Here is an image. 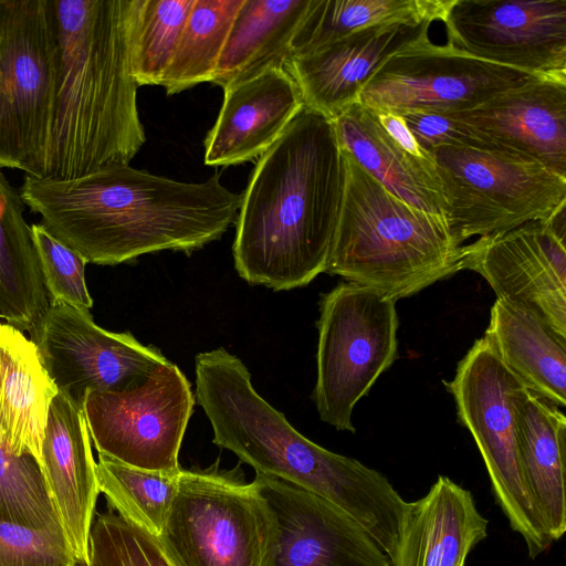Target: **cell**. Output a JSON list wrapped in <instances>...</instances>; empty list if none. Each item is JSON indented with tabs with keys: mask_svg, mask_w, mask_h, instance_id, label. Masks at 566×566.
Listing matches in <instances>:
<instances>
[{
	"mask_svg": "<svg viewBox=\"0 0 566 566\" xmlns=\"http://www.w3.org/2000/svg\"><path fill=\"white\" fill-rule=\"evenodd\" d=\"M157 539L175 566H271L275 522L255 483L235 470L181 469Z\"/></svg>",
	"mask_w": 566,
	"mask_h": 566,
	"instance_id": "obj_7",
	"label": "cell"
},
{
	"mask_svg": "<svg viewBox=\"0 0 566 566\" xmlns=\"http://www.w3.org/2000/svg\"><path fill=\"white\" fill-rule=\"evenodd\" d=\"M484 337L526 387L566 406V338L531 311L496 298Z\"/></svg>",
	"mask_w": 566,
	"mask_h": 566,
	"instance_id": "obj_25",
	"label": "cell"
},
{
	"mask_svg": "<svg viewBox=\"0 0 566 566\" xmlns=\"http://www.w3.org/2000/svg\"><path fill=\"white\" fill-rule=\"evenodd\" d=\"M0 81H1V64H0Z\"/></svg>",
	"mask_w": 566,
	"mask_h": 566,
	"instance_id": "obj_38",
	"label": "cell"
},
{
	"mask_svg": "<svg viewBox=\"0 0 566 566\" xmlns=\"http://www.w3.org/2000/svg\"><path fill=\"white\" fill-rule=\"evenodd\" d=\"M311 0H243L211 83L223 90L272 69H284Z\"/></svg>",
	"mask_w": 566,
	"mask_h": 566,
	"instance_id": "obj_24",
	"label": "cell"
},
{
	"mask_svg": "<svg viewBox=\"0 0 566 566\" xmlns=\"http://www.w3.org/2000/svg\"><path fill=\"white\" fill-rule=\"evenodd\" d=\"M367 109L389 137L405 151L419 159L432 161V158L419 146L405 119L399 114L382 108Z\"/></svg>",
	"mask_w": 566,
	"mask_h": 566,
	"instance_id": "obj_37",
	"label": "cell"
},
{
	"mask_svg": "<svg viewBox=\"0 0 566 566\" xmlns=\"http://www.w3.org/2000/svg\"><path fill=\"white\" fill-rule=\"evenodd\" d=\"M196 397L213 443L233 452L255 473L304 489L357 522L392 558L409 512L379 471L332 452L301 434L254 389L240 358L223 348L195 359Z\"/></svg>",
	"mask_w": 566,
	"mask_h": 566,
	"instance_id": "obj_3",
	"label": "cell"
},
{
	"mask_svg": "<svg viewBox=\"0 0 566 566\" xmlns=\"http://www.w3.org/2000/svg\"><path fill=\"white\" fill-rule=\"evenodd\" d=\"M452 395L458 421L472 434L494 497L510 526L537 557L553 543L528 491L518 448L517 413L528 389L502 361L491 343L479 338L459 361Z\"/></svg>",
	"mask_w": 566,
	"mask_h": 566,
	"instance_id": "obj_6",
	"label": "cell"
},
{
	"mask_svg": "<svg viewBox=\"0 0 566 566\" xmlns=\"http://www.w3.org/2000/svg\"><path fill=\"white\" fill-rule=\"evenodd\" d=\"M430 157L444 198L442 216L461 245L546 221L566 205V177L518 154L441 146Z\"/></svg>",
	"mask_w": 566,
	"mask_h": 566,
	"instance_id": "obj_9",
	"label": "cell"
},
{
	"mask_svg": "<svg viewBox=\"0 0 566 566\" xmlns=\"http://www.w3.org/2000/svg\"><path fill=\"white\" fill-rule=\"evenodd\" d=\"M534 78L475 57L428 33L384 60L358 94L357 104L389 111H468Z\"/></svg>",
	"mask_w": 566,
	"mask_h": 566,
	"instance_id": "obj_11",
	"label": "cell"
},
{
	"mask_svg": "<svg viewBox=\"0 0 566 566\" xmlns=\"http://www.w3.org/2000/svg\"><path fill=\"white\" fill-rule=\"evenodd\" d=\"M192 4L193 0H137L130 67L138 86L161 85Z\"/></svg>",
	"mask_w": 566,
	"mask_h": 566,
	"instance_id": "obj_31",
	"label": "cell"
},
{
	"mask_svg": "<svg viewBox=\"0 0 566 566\" xmlns=\"http://www.w3.org/2000/svg\"><path fill=\"white\" fill-rule=\"evenodd\" d=\"M86 566L175 565L157 537L112 510L93 521Z\"/></svg>",
	"mask_w": 566,
	"mask_h": 566,
	"instance_id": "obj_33",
	"label": "cell"
},
{
	"mask_svg": "<svg viewBox=\"0 0 566 566\" xmlns=\"http://www.w3.org/2000/svg\"><path fill=\"white\" fill-rule=\"evenodd\" d=\"M59 392L34 344L0 322V444L42 464V442L51 403Z\"/></svg>",
	"mask_w": 566,
	"mask_h": 566,
	"instance_id": "obj_22",
	"label": "cell"
},
{
	"mask_svg": "<svg viewBox=\"0 0 566 566\" xmlns=\"http://www.w3.org/2000/svg\"><path fill=\"white\" fill-rule=\"evenodd\" d=\"M565 235L531 221L463 245L462 270L479 273L497 298L543 318L566 338Z\"/></svg>",
	"mask_w": 566,
	"mask_h": 566,
	"instance_id": "obj_15",
	"label": "cell"
},
{
	"mask_svg": "<svg viewBox=\"0 0 566 566\" xmlns=\"http://www.w3.org/2000/svg\"><path fill=\"white\" fill-rule=\"evenodd\" d=\"M331 122L339 148L384 188L413 208L442 216L444 198L433 160L405 151L359 104Z\"/></svg>",
	"mask_w": 566,
	"mask_h": 566,
	"instance_id": "obj_23",
	"label": "cell"
},
{
	"mask_svg": "<svg viewBox=\"0 0 566 566\" xmlns=\"http://www.w3.org/2000/svg\"><path fill=\"white\" fill-rule=\"evenodd\" d=\"M344 179L333 123L303 106L258 159L241 195L232 248L239 275L286 291L325 272Z\"/></svg>",
	"mask_w": 566,
	"mask_h": 566,
	"instance_id": "obj_2",
	"label": "cell"
},
{
	"mask_svg": "<svg viewBox=\"0 0 566 566\" xmlns=\"http://www.w3.org/2000/svg\"><path fill=\"white\" fill-rule=\"evenodd\" d=\"M19 192L50 234L99 265L164 250L191 253L218 240L241 205L220 175L184 182L129 165L72 179L25 175Z\"/></svg>",
	"mask_w": 566,
	"mask_h": 566,
	"instance_id": "obj_1",
	"label": "cell"
},
{
	"mask_svg": "<svg viewBox=\"0 0 566 566\" xmlns=\"http://www.w3.org/2000/svg\"><path fill=\"white\" fill-rule=\"evenodd\" d=\"M449 114L496 147L566 177V82L534 78Z\"/></svg>",
	"mask_w": 566,
	"mask_h": 566,
	"instance_id": "obj_18",
	"label": "cell"
},
{
	"mask_svg": "<svg viewBox=\"0 0 566 566\" xmlns=\"http://www.w3.org/2000/svg\"><path fill=\"white\" fill-rule=\"evenodd\" d=\"M224 91L205 139V164L230 166L259 159L284 133L303 101L284 69H272Z\"/></svg>",
	"mask_w": 566,
	"mask_h": 566,
	"instance_id": "obj_20",
	"label": "cell"
},
{
	"mask_svg": "<svg viewBox=\"0 0 566 566\" xmlns=\"http://www.w3.org/2000/svg\"><path fill=\"white\" fill-rule=\"evenodd\" d=\"M41 455V470L62 530L77 563L86 566L99 494L96 462L83 407L61 391L49 410Z\"/></svg>",
	"mask_w": 566,
	"mask_h": 566,
	"instance_id": "obj_19",
	"label": "cell"
},
{
	"mask_svg": "<svg viewBox=\"0 0 566 566\" xmlns=\"http://www.w3.org/2000/svg\"><path fill=\"white\" fill-rule=\"evenodd\" d=\"M31 232L50 301L90 311L93 300L85 282V260L41 223L32 224Z\"/></svg>",
	"mask_w": 566,
	"mask_h": 566,
	"instance_id": "obj_34",
	"label": "cell"
},
{
	"mask_svg": "<svg viewBox=\"0 0 566 566\" xmlns=\"http://www.w3.org/2000/svg\"><path fill=\"white\" fill-rule=\"evenodd\" d=\"M524 478L551 539L566 531V417L555 405L526 390L517 413Z\"/></svg>",
	"mask_w": 566,
	"mask_h": 566,
	"instance_id": "obj_26",
	"label": "cell"
},
{
	"mask_svg": "<svg viewBox=\"0 0 566 566\" xmlns=\"http://www.w3.org/2000/svg\"><path fill=\"white\" fill-rule=\"evenodd\" d=\"M195 405L191 385L168 361L139 386L88 392L83 402L98 454L145 470H179L178 454Z\"/></svg>",
	"mask_w": 566,
	"mask_h": 566,
	"instance_id": "obj_12",
	"label": "cell"
},
{
	"mask_svg": "<svg viewBox=\"0 0 566 566\" xmlns=\"http://www.w3.org/2000/svg\"><path fill=\"white\" fill-rule=\"evenodd\" d=\"M406 122L419 146L430 153L441 146H464L478 149H499L451 114L428 109L392 111Z\"/></svg>",
	"mask_w": 566,
	"mask_h": 566,
	"instance_id": "obj_36",
	"label": "cell"
},
{
	"mask_svg": "<svg viewBox=\"0 0 566 566\" xmlns=\"http://www.w3.org/2000/svg\"><path fill=\"white\" fill-rule=\"evenodd\" d=\"M60 62L54 0H0V167L43 178Z\"/></svg>",
	"mask_w": 566,
	"mask_h": 566,
	"instance_id": "obj_8",
	"label": "cell"
},
{
	"mask_svg": "<svg viewBox=\"0 0 566 566\" xmlns=\"http://www.w3.org/2000/svg\"><path fill=\"white\" fill-rule=\"evenodd\" d=\"M243 0H193L161 85L168 95L210 82Z\"/></svg>",
	"mask_w": 566,
	"mask_h": 566,
	"instance_id": "obj_29",
	"label": "cell"
},
{
	"mask_svg": "<svg viewBox=\"0 0 566 566\" xmlns=\"http://www.w3.org/2000/svg\"><path fill=\"white\" fill-rule=\"evenodd\" d=\"M0 518L33 528L61 526L38 461L0 444Z\"/></svg>",
	"mask_w": 566,
	"mask_h": 566,
	"instance_id": "obj_32",
	"label": "cell"
},
{
	"mask_svg": "<svg viewBox=\"0 0 566 566\" xmlns=\"http://www.w3.org/2000/svg\"><path fill=\"white\" fill-rule=\"evenodd\" d=\"M451 3L452 0H311L293 36L291 56L377 24L443 21Z\"/></svg>",
	"mask_w": 566,
	"mask_h": 566,
	"instance_id": "obj_28",
	"label": "cell"
},
{
	"mask_svg": "<svg viewBox=\"0 0 566 566\" xmlns=\"http://www.w3.org/2000/svg\"><path fill=\"white\" fill-rule=\"evenodd\" d=\"M180 471L139 469L104 454L96 462L99 493L112 510L155 537L176 495Z\"/></svg>",
	"mask_w": 566,
	"mask_h": 566,
	"instance_id": "obj_30",
	"label": "cell"
},
{
	"mask_svg": "<svg viewBox=\"0 0 566 566\" xmlns=\"http://www.w3.org/2000/svg\"><path fill=\"white\" fill-rule=\"evenodd\" d=\"M488 520L469 490L439 475L410 509L391 566H464L488 536Z\"/></svg>",
	"mask_w": 566,
	"mask_h": 566,
	"instance_id": "obj_21",
	"label": "cell"
},
{
	"mask_svg": "<svg viewBox=\"0 0 566 566\" xmlns=\"http://www.w3.org/2000/svg\"><path fill=\"white\" fill-rule=\"evenodd\" d=\"M316 325L313 400L321 420L354 433L356 403L398 355L396 301L377 290L342 282L322 294Z\"/></svg>",
	"mask_w": 566,
	"mask_h": 566,
	"instance_id": "obj_10",
	"label": "cell"
},
{
	"mask_svg": "<svg viewBox=\"0 0 566 566\" xmlns=\"http://www.w3.org/2000/svg\"><path fill=\"white\" fill-rule=\"evenodd\" d=\"M430 24L373 25L291 56L284 70L298 87L303 105L334 120L357 104L360 90L385 59L428 33Z\"/></svg>",
	"mask_w": 566,
	"mask_h": 566,
	"instance_id": "obj_17",
	"label": "cell"
},
{
	"mask_svg": "<svg viewBox=\"0 0 566 566\" xmlns=\"http://www.w3.org/2000/svg\"><path fill=\"white\" fill-rule=\"evenodd\" d=\"M275 522L271 566H391L373 537L328 501L283 480H253Z\"/></svg>",
	"mask_w": 566,
	"mask_h": 566,
	"instance_id": "obj_16",
	"label": "cell"
},
{
	"mask_svg": "<svg viewBox=\"0 0 566 566\" xmlns=\"http://www.w3.org/2000/svg\"><path fill=\"white\" fill-rule=\"evenodd\" d=\"M0 566H78L62 526L33 528L0 518Z\"/></svg>",
	"mask_w": 566,
	"mask_h": 566,
	"instance_id": "obj_35",
	"label": "cell"
},
{
	"mask_svg": "<svg viewBox=\"0 0 566 566\" xmlns=\"http://www.w3.org/2000/svg\"><path fill=\"white\" fill-rule=\"evenodd\" d=\"M340 151L344 189L325 272L397 302L462 270L463 245L443 216L403 202Z\"/></svg>",
	"mask_w": 566,
	"mask_h": 566,
	"instance_id": "obj_5",
	"label": "cell"
},
{
	"mask_svg": "<svg viewBox=\"0 0 566 566\" xmlns=\"http://www.w3.org/2000/svg\"><path fill=\"white\" fill-rule=\"evenodd\" d=\"M29 334L57 390L81 407L88 392L139 386L169 361L129 332L106 331L90 311L55 301H50Z\"/></svg>",
	"mask_w": 566,
	"mask_h": 566,
	"instance_id": "obj_13",
	"label": "cell"
},
{
	"mask_svg": "<svg viewBox=\"0 0 566 566\" xmlns=\"http://www.w3.org/2000/svg\"><path fill=\"white\" fill-rule=\"evenodd\" d=\"M60 62L43 178L129 165L146 142L132 75L137 0H54Z\"/></svg>",
	"mask_w": 566,
	"mask_h": 566,
	"instance_id": "obj_4",
	"label": "cell"
},
{
	"mask_svg": "<svg viewBox=\"0 0 566 566\" xmlns=\"http://www.w3.org/2000/svg\"><path fill=\"white\" fill-rule=\"evenodd\" d=\"M442 22L475 57L566 82V0H452Z\"/></svg>",
	"mask_w": 566,
	"mask_h": 566,
	"instance_id": "obj_14",
	"label": "cell"
},
{
	"mask_svg": "<svg viewBox=\"0 0 566 566\" xmlns=\"http://www.w3.org/2000/svg\"><path fill=\"white\" fill-rule=\"evenodd\" d=\"M24 202L0 167V318L30 331L50 305Z\"/></svg>",
	"mask_w": 566,
	"mask_h": 566,
	"instance_id": "obj_27",
	"label": "cell"
}]
</instances>
